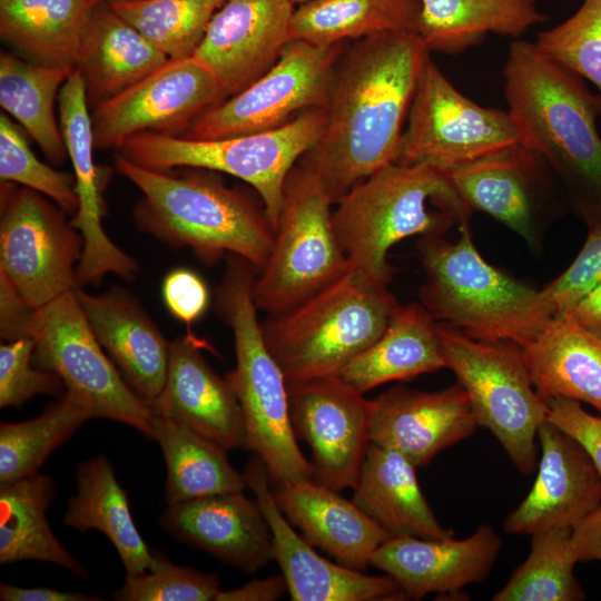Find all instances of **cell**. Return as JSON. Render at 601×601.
<instances>
[{
  "instance_id": "44dd1931",
  "label": "cell",
  "mask_w": 601,
  "mask_h": 601,
  "mask_svg": "<svg viewBox=\"0 0 601 601\" xmlns=\"http://www.w3.org/2000/svg\"><path fill=\"white\" fill-rule=\"evenodd\" d=\"M538 440L542 456L535 481L503 521L510 534L573 529L601 504V477L583 447L548 421Z\"/></svg>"
},
{
  "instance_id": "74e56055",
  "label": "cell",
  "mask_w": 601,
  "mask_h": 601,
  "mask_svg": "<svg viewBox=\"0 0 601 601\" xmlns=\"http://www.w3.org/2000/svg\"><path fill=\"white\" fill-rule=\"evenodd\" d=\"M73 70L23 60L8 51L0 55V105L53 165L68 157L55 100Z\"/></svg>"
},
{
  "instance_id": "277c9868",
  "label": "cell",
  "mask_w": 601,
  "mask_h": 601,
  "mask_svg": "<svg viewBox=\"0 0 601 601\" xmlns=\"http://www.w3.org/2000/svg\"><path fill=\"white\" fill-rule=\"evenodd\" d=\"M332 223L349 266L390 285L387 254L411 236H443L470 223L472 209L447 177L426 164L387 165L354 186L336 204Z\"/></svg>"
},
{
  "instance_id": "8d00e7d4",
  "label": "cell",
  "mask_w": 601,
  "mask_h": 601,
  "mask_svg": "<svg viewBox=\"0 0 601 601\" xmlns=\"http://www.w3.org/2000/svg\"><path fill=\"white\" fill-rule=\"evenodd\" d=\"M420 0H309L295 8L290 38L317 47L391 31H416Z\"/></svg>"
},
{
  "instance_id": "4dcf8cb0",
  "label": "cell",
  "mask_w": 601,
  "mask_h": 601,
  "mask_svg": "<svg viewBox=\"0 0 601 601\" xmlns=\"http://www.w3.org/2000/svg\"><path fill=\"white\" fill-rule=\"evenodd\" d=\"M522 353L533 386L543 398L568 397L601 414V337L568 314L554 315Z\"/></svg>"
},
{
  "instance_id": "ffe728a7",
  "label": "cell",
  "mask_w": 601,
  "mask_h": 601,
  "mask_svg": "<svg viewBox=\"0 0 601 601\" xmlns=\"http://www.w3.org/2000/svg\"><path fill=\"white\" fill-rule=\"evenodd\" d=\"M290 0H226L193 56L215 78L224 99L263 76L292 40Z\"/></svg>"
},
{
  "instance_id": "e575fe53",
  "label": "cell",
  "mask_w": 601,
  "mask_h": 601,
  "mask_svg": "<svg viewBox=\"0 0 601 601\" xmlns=\"http://www.w3.org/2000/svg\"><path fill=\"white\" fill-rule=\"evenodd\" d=\"M87 0H0V36L33 62L76 68Z\"/></svg>"
},
{
  "instance_id": "7402d4cb",
  "label": "cell",
  "mask_w": 601,
  "mask_h": 601,
  "mask_svg": "<svg viewBox=\"0 0 601 601\" xmlns=\"http://www.w3.org/2000/svg\"><path fill=\"white\" fill-rule=\"evenodd\" d=\"M477 423L464 388L434 392L395 385L371 400V443L393 449L416 467L469 437Z\"/></svg>"
},
{
  "instance_id": "52a82bcc",
  "label": "cell",
  "mask_w": 601,
  "mask_h": 601,
  "mask_svg": "<svg viewBox=\"0 0 601 601\" xmlns=\"http://www.w3.org/2000/svg\"><path fill=\"white\" fill-rule=\"evenodd\" d=\"M401 304L387 285L349 266L289 309L260 322L287 383L335 375L385 331Z\"/></svg>"
},
{
  "instance_id": "9c48e42d",
  "label": "cell",
  "mask_w": 601,
  "mask_h": 601,
  "mask_svg": "<svg viewBox=\"0 0 601 601\" xmlns=\"http://www.w3.org/2000/svg\"><path fill=\"white\" fill-rule=\"evenodd\" d=\"M437 331L446 367L466 392L477 426L489 430L515 467L530 475L548 405L533 386L522 347L475 339L446 323H437Z\"/></svg>"
},
{
  "instance_id": "8fae6325",
  "label": "cell",
  "mask_w": 601,
  "mask_h": 601,
  "mask_svg": "<svg viewBox=\"0 0 601 601\" xmlns=\"http://www.w3.org/2000/svg\"><path fill=\"white\" fill-rule=\"evenodd\" d=\"M35 339L32 364L60 376L92 407L95 418L129 425L150 437L154 415L104 353L75 289L36 308L29 329Z\"/></svg>"
},
{
  "instance_id": "11a10c76",
  "label": "cell",
  "mask_w": 601,
  "mask_h": 601,
  "mask_svg": "<svg viewBox=\"0 0 601 601\" xmlns=\"http://www.w3.org/2000/svg\"><path fill=\"white\" fill-rule=\"evenodd\" d=\"M88 3L92 7L97 3H100V2H109V1H115V0H87Z\"/></svg>"
},
{
  "instance_id": "ba28073f",
  "label": "cell",
  "mask_w": 601,
  "mask_h": 601,
  "mask_svg": "<svg viewBox=\"0 0 601 601\" xmlns=\"http://www.w3.org/2000/svg\"><path fill=\"white\" fill-rule=\"evenodd\" d=\"M325 125L326 109L318 107L267 131L216 139L140 132L117 150L131 162L154 170L188 167L245 181L258 194L275 231L286 178L321 137Z\"/></svg>"
},
{
  "instance_id": "f5cc1de1",
  "label": "cell",
  "mask_w": 601,
  "mask_h": 601,
  "mask_svg": "<svg viewBox=\"0 0 601 601\" xmlns=\"http://www.w3.org/2000/svg\"><path fill=\"white\" fill-rule=\"evenodd\" d=\"M1 601H100L102 598L82 592H63L52 588H22L0 583Z\"/></svg>"
},
{
  "instance_id": "681fc988",
  "label": "cell",
  "mask_w": 601,
  "mask_h": 601,
  "mask_svg": "<svg viewBox=\"0 0 601 601\" xmlns=\"http://www.w3.org/2000/svg\"><path fill=\"white\" fill-rule=\"evenodd\" d=\"M36 308L20 296L9 279L0 274V336L4 342L29 337Z\"/></svg>"
},
{
  "instance_id": "e0dca14e",
  "label": "cell",
  "mask_w": 601,
  "mask_h": 601,
  "mask_svg": "<svg viewBox=\"0 0 601 601\" xmlns=\"http://www.w3.org/2000/svg\"><path fill=\"white\" fill-rule=\"evenodd\" d=\"M297 439L313 453L314 480L337 492L354 489L368 446L371 400L336 375L287 383Z\"/></svg>"
},
{
  "instance_id": "1f68e13d",
  "label": "cell",
  "mask_w": 601,
  "mask_h": 601,
  "mask_svg": "<svg viewBox=\"0 0 601 601\" xmlns=\"http://www.w3.org/2000/svg\"><path fill=\"white\" fill-rule=\"evenodd\" d=\"M75 479L77 492L68 500L65 524L79 532L97 530L105 534L114 544L126 575L149 570L154 552L132 520L127 493L108 459L97 455L79 463Z\"/></svg>"
},
{
  "instance_id": "d590c367",
  "label": "cell",
  "mask_w": 601,
  "mask_h": 601,
  "mask_svg": "<svg viewBox=\"0 0 601 601\" xmlns=\"http://www.w3.org/2000/svg\"><path fill=\"white\" fill-rule=\"evenodd\" d=\"M150 437L165 459L167 504L247 487L243 474L231 466L228 451L187 426L154 416Z\"/></svg>"
},
{
  "instance_id": "9a60e30c",
  "label": "cell",
  "mask_w": 601,
  "mask_h": 601,
  "mask_svg": "<svg viewBox=\"0 0 601 601\" xmlns=\"http://www.w3.org/2000/svg\"><path fill=\"white\" fill-rule=\"evenodd\" d=\"M443 174L472 210L505 225L535 255L551 225L568 211L550 167L520 142Z\"/></svg>"
},
{
  "instance_id": "5b68a950",
  "label": "cell",
  "mask_w": 601,
  "mask_h": 601,
  "mask_svg": "<svg viewBox=\"0 0 601 601\" xmlns=\"http://www.w3.org/2000/svg\"><path fill=\"white\" fill-rule=\"evenodd\" d=\"M424 270L418 298L436 319L484 342L524 346L552 319L544 293L501 272L476 249L470 223L459 239L422 236L416 243Z\"/></svg>"
},
{
  "instance_id": "c3c4849f",
  "label": "cell",
  "mask_w": 601,
  "mask_h": 601,
  "mask_svg": "<svg viewBox=\"0 0 601 601\" xmlns=\"http://www.w3.org/2000/svg\"><path fill=\"white\" fill-rule=\"evenodd\" d=\"M162 297L171 315L188 327L204 315L210 300L206 283L187 268H176L166 275Z\"/></svg>"
},
{
  "instance_id": "db71d44e",
  "label": "cell",
  "mask_w": 601,
  "mask_h": 601,
  "mask_svg": "<svg viewBox=\"0 0 601 601\" xmlns=\"http://www.w3.org/2000/svg\"><path fill=\"white\" fill-rule=\"evenodd\" d=\"M566 314L582 327L601 337V282Z\"/></svg>"
},
{
  "instance_id": "f1b7e54d",
  "label": "cell",
  "mask_w": 601,
  "mask_h": 601,
  "mask_svg": "<svg viewBox=\"0 0 601 601\" xmlns=\"http://www.w3.org/2000/svg\"><path fill=\"white\" fill-rule=\"evenodd\" d=\"M353 502L392 536H454L437 521L402 453L371 443L355 485Z\"/></svg>"
},
{
  "instance_id": "2e32d148",
  "label": "cell",
  "mask_w": 601,
  "mask_h": 601,
  "mask_svg": "<svg viewBox=\"0 0 601 601\" xmlns=\"http://www.w3.org/2000/svg\"><path fill=\"white\" fill-rule=\"evenodd\" d=\"M223 100L217 81L196 59H168L90 110L95 149H118L140 132L181 137L199 115Z\"/></svg>"
},
{
  "instance_id": "30bf717a",
  "label": "cell",
  "mask_w": 601,
  "mask_h": 601,
  "mask_svg": "<svg viewBox=\"0 0 601 601\" xmlns=\"http://www.w3.org/2000/svg\"><path fill=\"white\" fill-rule=\"evenodd\" d=\"M332 205L321 180L297 162L285 181L270 255L253 284L258 311L269 315L289 309L348 268Z\"/></svg>"
},
{
  "instance_id": "6da1fadb",
  "label": "cell",
  "mask_w": 601,
  "mask_h": 601,
  "mask_svg": "<svg viewBox=\"0 0 601 601\" xmlns=\"http://www.w3.org/2000/svg\"><path fill=\"white\" fill-rule=\"evenodd\" d=\"M430 50L416 31L354 41L335 65L326 125L298 164L336 204L358 183L397 162L408 111Z\"/></svg>"
},
{
  "instance_id": "5bb4252c",
  "label": "cell",
  "mask_w": 601,
  "mask_h": 601,
  "mask_svg": "<svg viewBox=\"0 0 601 601\" xmlns=\"http://www.w3.org/2000/svg\"><path fill=\"white\" fill-rule=\"evenodd\" d=\"M345 43L324 48L292 39L273 67L199 115L181 137L216 139L267 131L307 109L326 107Z\"/></svg>"
},
{
  "instance_id": "ab89813d",
  "label": "cell",
  "mask_w": 601,
  "mask_h": 601,
  "mask_svg": "<svg viewBox=\"0 0 601 601\" xmlns=\"http://www.w3.org/2000/svg\"><path fill=\"white\" fill-rule=\"evenodd\" d=\"M572 529H552L533 534L525 561L497 591L494 601H581L585 599L573 568L578 563L571 542Z\"/></svg>"
},
{
  "instance_id": "ac0fdd59",
  "label": "cell",
  "mask_w": 601,
  "mask_h": 601,
  "mask_svg": "<svg viewBox=\"0 0 601 601\" xmlns=\"http://www.w3.org/2000/svg\"><path fill=\"white\" fill-rule=\"evenodd\" d=\"M272 533L273 560L277 562L293 601L406 600L390 575H367L322 556L295 532L280 511L263 462L254 455L242 473Z\"/></svg>"
},
{
  "instance_id": "816d5d0a",
  "label": "cell",
  "mask_w": 601,
  "mask_h": 601,
  "mask_svg": "<svg viewBox=\"0 0 601 601\" xmlns=\"http://www.w3.org/2000/svg\"><path fill=\"white\" fill-rule=\"evenodd\" d=\"M286 591L287 584L283 574L270 575L250 580L231 590H221L216 601H276Z\"/></svg>"
},
{
  "instance_id": "7bdbcfd3",
  "label": "cell",
  "mask_w": 601,
  "mask_h": 601,
  "mask_svg": "<svg viewBox=\"0 0 601 601\" xmlns=\"http://www.w3.org/2000/svg\"><path fill=\"white\" fill-rule=\"evenodd\" d=\"M0 179L42 194L67 214L75 215L78 209L73 174L40 161L20 128L3 112L0 115Z\"/></svg>"
},
{
  "instance_id": "7dc6e473",
  "label": "cell",
  "mask_w": 601,
  "mask_h": 601,
  "mask_svg": "<svg viewBox=\"0 0 601 601\" xmlns=\"http://www.w3.org/2000/svg\"><path fill=\"white\" fill-rule=\"evenodd\" d=\"M546 421L575 440L590 456L601 477V416L587 412L581 402L550 397Z\"/></svg>"
},
{
  "instance_id": "bcb514c9",
  "label": "cell",
  "mask_w": 601,
  "mask_h": 601,
  "mask_svg": "<svg viewBox=\"0 0 601 601\" xmlns=\"http://www.w3.org/2000/svg\"><path fill=\"white\" fill-rule=\"evenodd\" d=\"M601 282V224L588 228L587 238L571 264L542 288L554 315L569 313Z\"/></svg>"
},
{
  "instance_id": "3957f363",
  "label": "cell",
  "mask_w": 601,
  "mask_h": 601,
  "mask_svg": "<svg viewBox=\"0 0 601 601\" xmlns=\"http://www.w3.org/2000/svg\"><path fill=\"white\" fill-rule=\"evenodd\" d=\"M117 170L141 197L137 227L171 248H189L205 264L226 255L245 258L259 272L273 247L274 228L264 208L244 193L200 171L154 170L115 155Z\"/></svg>"
},
{
  "instance_id": "b9f144b4",
  "label": "cell",
  "mask_w": 601,
  "mask_h": 601,
  "mask_svg": "<svg viewBox=\"0 0 601 601\" xmlns=\"http://www.w3.org/2000/svg\"><path fill=\"white\" fill-rule=\"evenodd\" d=\"M534 42L591 82L601 95V0H582L570 18L539 32Z\"/></svg>"
},
{
  "instance_id": "d4e9b609",
  "label": "cell",
  "mask_w": 601,
  "mask_h": 601,
  "mask_svg": "<svg viewBox=\"0 0 601 601\" xmlns=\"http://www.w3.org/2000/svg\"><path fill=\"white\" fill-rule=\"evenodd\" d=\"M160 528L173 539L245 573L273 560L272 533L256 502L243 491L168 504Z\"/></svg>"
},
{
  "instance_id": "9f6ffc18",
  "label": "cell",
  "mask_w": 601,
  "mask_h": 601,
  "mask_svg": "<svg viewBox=\"0 0 601 601\" xmlns=\"http://www.w3.org/2000/svg\"><path fill=\"white\" fill-rule=\"evenodd\" d=\"M290 1H292L295 6H299V4L305 3V2H307V1H309V0H290Z\"/></svg>"
},
{
  "instance_id": "836d02e7",
  "label": "cell",
  "mask_w": 601,
  "mask_h": 601,
  "mask_svg": "<svg viewBox=\"0 0 601 601\" xmlns=\"http://www.w3.org/2000/svg\"><path fill=\"white\" fill-rule=\"evenodd\" d=\"M56 494L53 479L40 472L0 483V563L42 561L87 580V569L61 544L47 520Z\"/></svg>"
},
{
  "instance_id": "f35d334b",
  "label": "cell",
  "mask_w": 601,
  "mask_h": 601,
  "mask_svg": "<svg viewBox=\"0 0 601 601\" xmlns=\"http://www.w3.org/2000/svg\"><path fill=\"white\" fill-rule=\"evenodd\" d=\"M91 418V405L66 391L36 417L1 422L0 483L39 473L49 455Z\"/></svg>"
},
{
  "instance_id": "cb8c5ba5",
  "label": "cell",
  "mask_w": 601,
  "mask_h": 601,
  "mask_svg": "<svg viewBox=\"0 0 601 601\" xmlns=\"http://www.w3.org/2000/svg\"><path fill=\"white\" fill-rule=\"evenodd\" d=\"M501 549V538L484 524L456 540L393 536L373 554L371 565L392 577L407 599L431 593L456 594L490 574Z\"/></svg>"
},
{
  "instance_id": "4316f807",
  "label": "cell",
  "mask_w": 601,
  "mask_h": 601,
  "mask_svg": "<svg viewBox=\"0 0 601 601\" xmlns=\"http://www.w3.org/2000/svg\"><path fill=\"white\" fill-rule=\"evenodd\" d=\"M270 485L280 511L302 531L303 538L347 568L366 569L374 552L393 538L353 500L314 479L284 480Z\"/></svg>"
},
{
  "instance_id": "7c38bea8",
  "label": "cell",
  "mask_w": 601,
  "mask_h": 601,
  "mask_svg": "<svg viewBox=\"0 0 601 601\" xmlns=\"http://www.w3.org/2000/svg\"><path fill=\"white\" fill-rule=\"evenodd\" d=\"M0 274L28 305L40 308L75 289L83 239L42 194L1 181Z\"/></svg>"
},
{
  "instance_id": "d6986e66",
  "label": "cell",
  "mask_w": 601,
  "mask_h": 601,
  "mask_svg": "<svg viewBox=\"0 0 601 601\" xmlns=\"http://www.w3.org/2000/svg\"><path fill=\"white\" fill-rule=\"evenodd\" d=\"M59 124L71 161L78 209L71 225L81 234L83 249L76 268V285H97L109 273L132 279L136 260L111 242L105 233L102 190L106 176L93 161V134L82 77L77 68L58 95Z\"/></svg>"
},
{
  "instance_id": "83f0119b",
  "label": "cell",
  "mask_w": 601,
  "mask_h": 601,
  "mask_svg": "<svg viewBox=\"0 0 601 601\" xmlns=\"http://www.w3.org/2000/svg\"><path fill=\"white\" fill-rule=\"evenodd\" d=\"M168 58L108 2L91 7L76 68L89 109L132 86Z\"/></svg>"
},
{
  "instance_id": "4fadbf2b",
  "label": "cell",
  "mask_w": 601,
  "mask_h": 601,
  "mask_svg": "<svg viewBox=\"0 0 601 601\" xmlns=\"http://www.w3.org/2000/svg\"><path fill=\"white\" fill-rule=\"evenodd\" d=\"M397 162L426 164L442 173L519 144L506 110L469 99L430 60L413 98Z\"/></svg>"
},
{
  "instance_id": "f6af8a7d",
  "label": "cell",
  "mask_w": 601,
  "mask_h": 601,
  "mask_svg": "<svg viewBox=\"0 0 601 601\" xmlns=\"http://www.w3.org/2000/svg\"><path fill=\"white\" fill-rule=\"evenodd\" d=\"M35 339L22 337L0 346V407L20 406L39 394L63 387L59 375L32 364Z\"/></svg>"
},
{
  "instance_id": "484cf974",
  "label": "cell",
  "mask_w": 601,
  "mask_h": 601,
  "mask_svg": "<svg viewBox=\"0 0 601 601\" xmlns=\"http://www.w3.org/2000/svg\"><path fill=\"white\" fill-rule=\"evenodd\" d=\"M75 293L92 333L126 383L147 406L151 404L166 382L171 342L127 289L112 287L91 295L76 287Z\"/></svg>"
},
{
  "instance_id": "f907efd6",
  "label": "cell",
  "mask_w": 601,
  "mask_h": 601,
  "mask_svg": "<svg viewBox=\"0 0 601 601\" xmlns=\"http://www.w3.org/2000/svg\"><path fill=\"white\" fill-rule=\"evenodd\" d=\"M577 562L601 561V504L572 529Z\"/></svg>"
},
{
  "instance_id": "60d3db41",
  "label": "cell",
  "mask_w": 601,
  "mask_h": 601,
  "mask_svg": "<svg viewBox=\"0 0 601 601\" xmlns=\"http://www.w3.org/2000/svg\"><path fill=\"white\" fill-rule=\"evenodd\" d=\"M226 0H115L110 7L168 59L193 58Z\"/></svg>"
},
{
  "instance_id": "603a6c76",
  "label": "cell",
  "mask_w": 601,
  "mask_h": 601,
  "mask_svg": "<svg viewBox=\"0 0 601 601\" xmlns=\"http://www.w3.org/2000/svg\"><path fill=\"white\" fill-rule=\"evenodd\" d=\"M208 344L189 329L170 343L165 385L148 405L164 417L209 439L227 451L245 449V427L237 396L204 357Z\"/></svg>"
},
{
  "instance_id": "ee69618b",
  "label": "cell",
  "mask_w": 601,
  "mask_h": 601,
  "mask_svg": "<svg viewBox=\"0 0 601 601\" xmlns=\"http://www.w3.org/2000/svg\"><path fill=\"white\" fill-rule=\"evenodd\" d=\"M154 552V564L142 573L126 575L111 597L118 601H213L221 591L216 574L174 564Z\"/></svg>"
},
{
  "instance_id": "d6a6232c",
  "label": "cell",
  "mask_w": 601,
  "mask_h": 601,
  "mask_svg": "<svg viewBox=\"0 0 601 601\" xmlns=\"http://www.w3.org/2000/svg\"><path fill=\"white\" fill-rule=\"evenodd\" d=\"M416 32L431 51L457 55L490 32L520 39L544 22L536 0H420Z\"/></svg>"
},
{
  "instance_id": "f546056e",
  "label": "cell",
  "mask_w": 601,
  "mask_h": 601,
  "mask_svg": "<svg viewBox=\"0 0 601 601\" xmlns=\"http://www.w3.org/2000/svg\"><path fill=\"white\" fill-rule=\"evenodd\" d=\"M446 367L436 319L418 303L400 305L383 334L337 374L362 394Z\"/></svg>"
},
{
  "instance_id": "7a4b0ae2",
  "label": "cell",
  "mask_w": 601,
  "mask_h": 601,
  "mask_svg": "<svg viewBox=\"0 0 601 601\" xmlns=\"http://www.w3.org/2000/svg\"><path fill=\"white\" fill-rule=\"evenodd\" d=\"M503 79L520 144L550 167L569 211L588 228L601 224V95L521 38L510 43Z\"/></svg>"
},
{
  "instance_id": "8992f818",
  "label": "cell",
  "mask_w": 601,
  "mask_h": 601,
  "mask_svg": "<svg viewBox=\"0 0 601 601\" xmlns=\"http://www.w3.org/2000/svg\"><path fill=\"white\" fill-rule=\"evenodd\" d=\"M258 270L243 257L228 255L215 308L233 332L236 366L225 377L239 402L245 449L264 464L270 483L314 479L295 435L286 377L267 348L257 318L253 284Z\"/></svg>"
}]
</instances>
